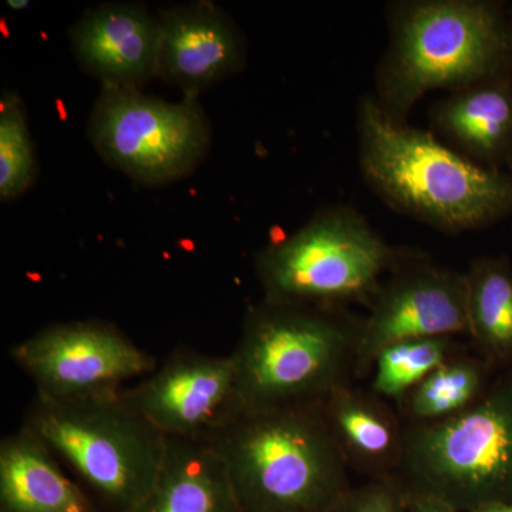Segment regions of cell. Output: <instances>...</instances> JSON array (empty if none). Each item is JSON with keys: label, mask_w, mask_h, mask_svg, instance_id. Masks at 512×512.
I'll return each mask as SVG.
<instances>
[{"label": "cell", "mask_w": 512, "mask_h": 512, "mask_svg": "<svg viewBox=\"0 0 512 512\" xmlns=\"http://www.w3.org/2000/svg\"><path fill=\"white\" fill-rule=\"evenodd\" d=\"M467 335L466 271L416 256L387 276L362 319L356 382L370 377L376 357L394 343Z\"/></svg>", "instance_id": "30bf717a"}, {"label": "cell", "mask_w": 512, "mask_h": 512, "mask_svg": "<svg viewBox=\"0 0 512 512\" xmlns=\"http://www.w3.org/2000/svg\"><path fill=\"white\" fill-rule=\"evenodd\" d=\"M471 512H512V503L484 505Z\"/></svg>", "instance_id": "cb8c5ba5"}, {"label": "cell", "mask_w": 512, "mask_h": 512, "mask_svg": "<svg viewBox=\"0 0 512 512\" xmlns=\"http://www.w3.org/2000/svg\"><path fill=\"white\" fill-rule=\"evenodd\" d=\"M362 319L349 308L262 298L231 353L242 412L322 403L355 383Z\"/></svg>", "instance_id": "3957f363"}, {"label": "cell", "mask_w": 512, "mask_h": 512, "mask_svg": "<svg viewBox=\"0 0 512 512\" xmlns=\"http://www.w3.org/2000/svg\"><path fill=\"white\" fill-rule=\"evenodd\" d=\"M495 376L493 367L468 349L441 363L394 406L407 427L441 423L476 406Z\"/></svg>", "instance_id": "d6986e66"}, {"label": "cell", "mask_w": 512, "mask_h": 512, "mask_svg": "<svg viewBox=\"0 0 512 512\" xmlns=\"http://www.w3.org/2000/svg\"><path fill=\"white\" fill-rule=\"evenodd\" d=\"M136 512H242L227 467L207 443L167 439L153 490Z\"/></svg>", "instance_id": "e0dca14e"}, {"label": "cell", "mask_w": 512, "mask_h": 512, "mask_svg": "<svg viewBox=\"0 0 512 512\" xmlns=\"http://www.w3.org/2000/svg\"><path fill=\"white\" fill-rule=\"evenodd\" d=\"M0 512H96L25 424L0 441Z\"/></svg>", "instance_id": "9a60e30c"}, {"label": "cell", "mask_w": 512, "mask_h": 512, "mask_svg": "<svg viewBox=\"0 0 512 512\" xmlns=\"http://www.w3.org/2000/svg\"><path fill=\"white\" fill-rule=\"evenodd\" d=\"M89 137L99 156L140 184L188 177L210 150L211 128L198 97L178 103L143 90L101 89Z\"/></svg>", "instance_id": "ba28073f"}, {"label": "cell", "mask_w": 512, "mask_h": 512, "mask_svg": "<svg viewBox=\"0 0 512 512\" xmlns=\"http://www.w3.org/2000/svg\"><path fill=\"white\" fill-rule=\"evenodd\" d=\"M404 493L471 512L512 503V367L498 372L483 399L453 419L406 426L394 477Z\"/></svg>", "instance_id": "52a82bcc"}, {"label": "cell", "mask_w": 512, "mask_h": 512, "mask_svg": "<svg viewBox=\"0 0 512 512\" xmlns=\"http://www.w3.org/2000/svg\"><path fill=\"white\" fill-rule=\"evenodd\" d=\"M470 345L461 338H427L394 343L379 353L370 373L369 389L397 404L441 363Z\"/></svg>", "instance_id": "ffe728a7"}, {"label": "cell", "mask_w": 512, "mask_h": 512, "mask_svg": "<svg viewBox=\"0 0 512 512\" xmlns=\"http://www.w3.org/2000/svg\"><path fill=\"white\" fill-rule=\"evenodd\" d=\"M510 163H511V170H512V157L510 158ZM511 178H512V174H511Z\"/></svg>", "instance_id": "484cf974"}, {"label": "cell", "mask_w": 512, "mask_h": 512, "mask_svg": "<svg viewBox=\"0 0 512 512\" xmlns=\"http://www.w3.org/2000/svg\"><path fill=\"white\" fill-rule=\"evenodd\" d=\"M120 397L167 439L208 443L242 413L232 356L178 348Z\"/></svg>", "instance_id": "8fae6325"}, {"label": "cell", "mask_w": 512, "mask_h": 512, "mask_svg": "<svg viewBox=\"0 0 512 512\" xmlns=\"http://www.w3.org/2000/svg\"><path fill=\"white\" fill-rule=\"evenodd\" d=\"M29 2H12V0H9L8 2V8L20 10L28 8Z\"/></svg>", "instance_id": "d4e9b609"}, {"label": "cell", "mask_w": 512, "mask_h": 512, "mask_svg": "<svg viewBox=\"0 0 512 512\" xmlns=\"http://www.w3.org/2000/svg\"><path fill=\"white\" fill-rule=\"evenodd\" d=\"M36 164L22 104L6 94L0 104V198L19 197L35 180Z\"/></svg>", "instance_id": "44dd1931"}, {"label": "cell", "mask_w": 512, "mask_h": 512, "mask_svg": "<svg viewBox=\"0 0 512 512\" xmlns=\"http://www.w3.org/2000/svg\"><path fill=\"white\" fill-rule=\"evenodd\" d=\"M160 20L144 6L107 3L72 29L74 55L104 89L143 90L157 77Z\"/></svg>", "instance_id": "4fadbf2b"}, {"label": "cell", "mask_w": 512, "mask_h": 512, "mask_svg": "<svg viewBox=\"0 0 512 512\" xmlns=\"http://www.w3.org/2000/svg\"><path fill=\"white\" fill-rule=\"evenodd\" d=\"M49 448L96 512H136L156 484L167 437L116 394L36 396L23 423Z\"/></svg>", "instance_id": "5b68a950"}, {"label": "cell", "mask_w": 512, "mask_h": 512, "mask_svg": "<svg viewBox=\"0 0 512 512\" xmlns=\"http://www.w3.org/2000/svg\"><path fill=\"white\" fill-rule=\"evenodd\" d=\"M406 500L407 511L409 512H457L450 505L430 497L406 494Z\"/></svg>", "instance_id": "603a6c76"}, {"label": "cell", "mask_w": 512, "mask_h": 512, "mask_svg": "<svg viewBox=\"0 0 512 512\" xmlns=\"http://www.w3.org/2000/svg\"><path fill=\"white\" fill-rule=\"evenodd\" d=\"M328 512H409L406 493L396 478L352 485Z\"/></svg>", "instance_id": "7402d4cb"}, {"label": "cell", "mask_w": 512, "mask_h": 512, "mask_svg": "<svg viewBox=\"0 0 512 512\" xmlns=\"http://www.w3.org/2000/svg\"><path fill=\"white\" fill-rule=\"evenodd\" d=\"M157 77L184 97H198L208 87L244 67L247 47L241 30L212 3L161 10Z\"/></svg>", "instance_id": "7c38bea8"}, {"label": "cell", "mask_w": 512, "mask_h": 512, "mask_svg": "<svg viewBox=\"0 0 512 512\" xmlns=\"http://www.w3.org/2000/svg\"><path fill=\"white\" fill-rule=\"evenodd\" d=\"M511 29H512V18H511Z\"/></svg>", "instance_id": "4316f807"}, {"label": "cell", "mask_w": 512, "mask_h": 512, "mask_svg": "<svg viewBox=\"0 0 512 512\" xmlns=\"http://www.w3.org/2000/svg\"><path fill=\"white\" fill-rule=\"evenodd\" d=\"M387 20L373 97L394 120H406L427 93L498 77L512 52L511 22L484 0L396 2Z\"/></svg>", "instance_id": "7a4b0ae2"}, {"label": "cell", "mask_w": 512, "mask_h": 512, "mask_svg": "<svg viewBox=\"0 0 512 512\" xmlns=\"http://www.w3.org/2000/svg\"><path fill=\"white\" fill-rule=\"evenodd\" d=\"M207 444L242 512H328L353 485L322 403L242 412Z\"/></svg>", "instance_id": "277c9868"}, {"label": "cell", "mask_w": 512, "mask_h": 512, "mask_svg": "<svg viewBox=\"0 0 512 512\" xmlns=\"http://www.w3.org/2000/svg\"><path fill=\"white\" fill-rule=\"evenodd\" d=\"M359 167L390 208L430 227L460 234L512 211V178L441 143L430 131L394 120L375 97L357 111Z\"/></svg>", "instance_id": "6da1fadb"}, {"label": "cell", "mask_w": 512, "mask_h": 512, "mask_svg": "<svg viewBox=\"0 0 512 512\" xmlns=\"http://www.w3.org/2000/svg\"><path fill=\"white\" fill-rule=\"evenodd\" d=\"M35 383L36 396L67 400L116 394L123 384L156 370V357L103 320L56 323L9 350Z\"/></svg>", "instance_id": "9c48e42d"}, {"label": "cell", "mask_w": 512, "mask_h": 512, "mask_svg": "<svg viewBox=\"0 0 512 512\" xmlns=\"http://www.w3.org/2000/svg\"><path fill=\"white\" fill-rule=\"evenodd\" d=\"M419 255L392 247L355 208L336 205L262 249L255 272L264 298L369 308L387 276Z\"/></svg>", "instance_id": "8992f818"}, {"label": "cell", "mask_w": 512, "mask_h": 512, "mask_svg": "<svg viewBox=\"0 0 512 512\" xmlns=\"http://www.w3.org/2000/svg\"><path fill=\"white\" fill-rule=\"evenodd\" d=\"M322 412L350 473L394 478L406 446V424L389 400L369 387L345 384L326 397Z\"/></svg>", "instance_id": "5bb4252c"}, {"label": "cell", "mask_w": 512, "mask_h": 512, "mask_svg": "<svg viewBox=\"0 0 512 512\" xmlns=\"http://www.w3.org/2000/svg\"><path fill=\"white\" fill-rule=\"evenodd\" d=\"M470 349L495 372L512 367V268L497 256L474 259L466 271Z\"/></svg>", "instance_id": "ac0fdd59"}, {"label": "cell", "mask_w": 512, "mask_h": 512, "mask_svg": "<svg viewBox=\"0 0 512 512\" xmlns=\"http://www.w3.org/2000/svg\"><path fill=\"white\" fill-rule=\"evenodd\" d=\"M448 146L478 164L512 157V87L493 77L448 93L431 109Z\"/></svg>", "instance_id": "2e32d148"}]
</instances>
